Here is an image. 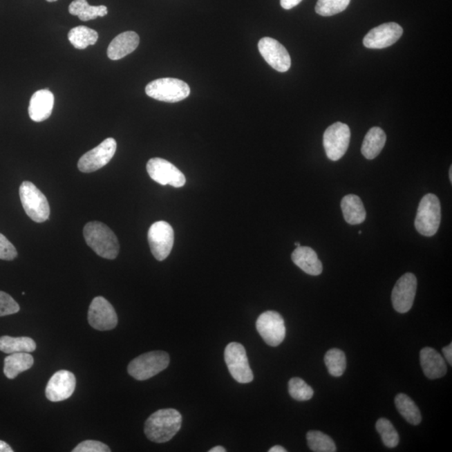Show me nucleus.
<instances>
[{
    "label": "nucleus",
    "mask_w": 452,
    "mask_h": 452,
    "mask_svg": "<svg viewBox=\"0 0 452 452\" xmlns=\"http://www.w3.org/2000/svg\"><path fill=\"white\" fill-rule=\"evenodd\" d=\"M226 449L223 446H218L213 447L212 449H210L209 452H225Z\"/></svg>",
    "instance_id": "a19ab883"
},
{
    "label": "nucleus",
    "mask_w": 452,
    "mask_h": 452,
    "mask_svg": "<svg viewBox=\"0 0 452 452\" xmlns=\"http://www.w3.org/2000/svg\"><path fill=\"white\" fill-rule=\"evenodd\" d=\"M18 253L14 245L0 233V259L13 261L17 258Z\"/></svg>",
    "instance_id": "f704fd0d"
},
{
    "label": "nucleus",
    "mask_w": 452,
    "mask_h": 452,
    "mask_svg": "<svg viewBox=\"0 0 452 452\" xmlns=\"http://www.w3.org/2000/svg\"><path fill=\"white\" fill-rule=\"evenodd\" d=\"M395 404L399 414L411 425L417 426L422 422V414L417 406L409 396L406 394L396 395Z\"/></svg>",
    "instance_id": "cd10ccee"
},
{
    "label": "nucleus",
    "mask_w": 452,
    "mask_h": 452,
    "mask_svg": "<svg viewBox=\"0 0 452 452\" xmlns=\"http://www.w3.org/2000/svg\"><path fill=\"white\" fill-rule=\"evenodd\" d=\"M169 355L164 351H153L137 357L131 361L128 367L129 374L135 379L147 380L160 374L168 368Z\"/></svg>",
    "instance_id": "20e7f679"
},
{
    "label": "nucleus",
    "mask_w": 452,
    "mask_h": 452,
    "mask_svg": "<svg viewBox=\"0 0 452 452\" xmlns=\"http://www.w3.org/2000/svg\"><path fill=\"white\" fill-rule=\"evenodd\" d=\"M359 235H361V234H362V232L359 231Z\"/></svg>",
    "instance_id": "a18cd8bd"
},
{
    "label": "nucleus",
    "mask_w": 452,
    "mask_h": 452,
    "mask_svg": "<svg viewBox=\"0 0 452 452\" xmlns=\"http://www.w3.org/2000/svg\"><path fill=\"white\" fill-rule=\"evenodd\" d=\"M88 323L99 331L112 330L118 323L117 312L104 297H95L89 308Z\"/></svg>",
    "instance_id": "ddd939ff"
},
{
    "label": "nucleus",
    "mask_w": 452,
    "mask_h": 452,
    "mask_svg": "<svg viewBox=\"0 0 452 452\" xmlns=\"http://www.w3.org/2000/svg\"><path fill=\"white\" fill-rule=\"evenodd\" d=\"M117 150V142L113 138H106L96 148L90 150L78 162V169L82 173H93L100 169L112 160Z\"/></svg>",
    "instance_id": "9b49d317"
},
{
    "label": "nucleus",
    "mask_w": 452,
    "mask_h": 452,
    "mask_svg": "<svg viewBox=\"0 0 452 452\" xmlns=\"http://www.w3.org/2000/svg\"><path fill=\"white\" fill-rule=\"evenodd\" d=\"M375 427L378 433L382 436L384 446L388 448H395L398 446L399 436L390 420L380 418L377 420Z\"/></svg>",
    "instance_id": "7c9ffc66"
},
{
    "label": "nucleus",
    "mask_w": 452,
    "mask_h": 452,
    "mask_svg": "<svg viewBox=\"0 0 452 452\" xmlns=\"http://www.w3.org/2000/svg\"><path fill=\"white\" fill-rule=\"evenodd\" d=\"M54 103V95L50 90H39L35 93L30 99L29 106L31 120L41 122L48 119L53 113Z\"/></svg>",
    "instance_id": "a211bd4d"
},
{
    "label": "nucleus",
    "mask_w": 452,
    "mask_h": 452,
    "mask_svg": "<svg viewBox=\"0 0 452 452\" xmlns=\"http://www.w3.org/2000/svg\"><path fill=\"white\" fill-rule=\"evenodd\" d=\"M292 260L305 273L311 276H319L323 272V264L319 259L314 249L308 247H296L292 254Z\"/></svg>",
    "instance_id": "412c9836"
},
{
    "label": "nucleus",
    "mask_w": 452,
    "mask_h": 452,
    "mask_svg": "<svg viewBox=\"0 0 452 452\" xmlns=\"http://www.w3.org/2000/svg\"><path fill=\"white\" fill-rule=\"evenodd\" d=\"M288 451L285 449L284 447L281 446H275L271 448L269 450V452H287Z\"/></svg>",
    "instance_id": "ea45409f"
},
{
    "label": "nucleus",
    "mask_w": 452,
    "mask_h": 452,
    "mask_svg": "<svg viewBox=\"0 0 452 452\" xmlns=\"http://www.w3.org/2000/svg\"><path fill=\"white\" fill-rule=\"evenodd\" d=\"M37 350V343L29 337L13 338L10 336L0 337V351L11 355L15 352H31Z\"/></svg>",
    "instance_id": "a878e982"
},
{
    "label": "nucleus",
    "mask_w": 452,
    "mask_h": 452,
    "mask_svg": "<svg viewBox=\"0 0 452 452\" xmlns=\"http://www.w3.org/2000/svg\"><path fill=\"white\" fill-rule=\"evenodd\" d=\"M68 39L75 49L85 50L97 42L98 33L88 27L77 26L69 31Z\"/></svg>",
    "instance_id": "bb28decb"
},
{
    "label": "nucleus",
    "mask_w": 452,
    "mask_h": 452,
    "mask_svg": "<svg viewBox=\"0 0 452 452\" xmlns=\"http://www.w3.org/2000/svg\"><path fill=\"white\" fill-rule=\"evenodd\" d=\"M341 209L347 223L351 225L362 224L366 219V210L362 200L355 194H348L341 201Z\"/></svg>",
    "instance_id": "4be33fe9"
},
{
    "label": "nucleus",
    "mask_w": 452,
    "mask_h": 452,
    "mask_svg": "<svg viewBox=\"0 0 452 452\" xmlns=\"http://www.w3.org/2000/svg\"><path fill=\"white\" fill-rule=\"evenodd\" d=\"M386 134L379 126L368 130L364 138L361 152L367 160H374L379 156L386 142Z\"/></svg>",
    "instance_id": "b1692460"
},
{
    "label": "nucleus",
    "mask_w": 452,
    "mask_h": 452,
    "mask_svg": "<svg viewBox=\"0 0 452 452\" xmlns=\"http://www.w3.org/2000/svg\"><path fill=\"white\" fill-rule=\"evenodd\" d=\"M303 0H281V6L284 10H291L292 8L299 6Z\"/></svg>",
    "instance_id": "e433bc0d"
},
{
    "label": "nucleus",
    "mask_w": 452,
    "mask_h": 452,
    "mask_svg": "<svg viewBox=\"0 0 452 452\" xmlns=\"http://www.w3.org/2000/svg\"><path fill=\"white\" fill-rule=\"evenodd\" d=\"M442 352L444 356H445L447 362L449 363L450 366H452V343H450L449 345H447V346L444 347L442 348Z\"/></svg>",
    "instance_id": "4c0bfd02"
},
{
    "label": "nucleus",
    "mask_w": 452,
    "mask_h": 452,
    "mask_svg": "<svg viewBox=\"0 0 452 452\" xmlns=\"http://www.w3.org/2000/svg\"><path fill=\"white\" fill-rule=\"evenodd\" d=\"M288 392L291 397L297 402H307L311 399L314 391L312 388L301 378H292L288 383Z\"/></svg>",
    "instance_id": "2f4dec72"
},
{
    "label": "nucleus",
    "mask_w": 452,
    "mask_h": 452,
    "mask_svg": "<svg viewBox=\"0 0 452 452\" xmlns=\"http://www.w3.org/2000/svg\"><path fill=\"white\" fill-rule=\"evenodd\" d=\"M19 311V304L10 295L0 291V317L15 314Z\"/></svg>",
    "instance_id": "72a5a7b5"
},
{
    "label": "nucleus",
    "mask_w": 452,
    "mask_h": 452,
    "mask_svg": "<svg viewBox=\"0 0 452 452\" xmlns=\"http://www.w3.org/2000/svg\"><path fill=\"white\" fill-rule=\"evenodd\" d=\"M324 362L328 368L329 374L334 377H340L343 375L347 367L346 356L344 352L339 348H332L325 355Z\"/></svg>",
    "instance_id": "c85d7f7f"
},
{
    "label": "nucleus",
    "mask_w": 452,
    "mask_h": 452,
    "mask_svg": "<svg viewBox=\"0 0 452 452\" xmlns=\"http://www.w3.org/2000/svg\"><path fill=\"white\" fill-rule=\"evenodd\" d=\"M420 359L424 374L428 379H436L446 375L447 367L445 359L434 348H422L420 352Z\"/></svg>",
    "instance_id": "6ab92c4d"
},
{
    "label": "nucleus",
    "mask_w": 452,
    "mask_h": 452,
    "mask_svg": "<svg viewBox=\"0 0 452 452\" xmlns=\"http://www.w3.org/2000/svg\"><path fill=\"white\" fill-rule=\"evenodd\" d=\"M111 449L106 444L97 441L82 442L73 450V452H110Z\"/></svg>",
    "instance_id": "c9c22d12"
},
{
    "label": "nucleus",
    "mask_w": 452,
    "mask_h": 452,
    "mask_svg": "<svg viewBox=\"0 0 452 452\" xmlns=\"http://www.w3.org/2000/svg\"><path fill=\"white\" fill-rule=\"evenodd\" d=\"M148 239L151 252L158 261L167 258L174 243V232L168 222L157 221L150 226Z\"/></svg>",
    "instance_id": "1a4fd4ad"
},
{
    "label": "nucleus",
    "mask_w": 452,
    "mask_h": 452,
    "mask_svg": "<svg viewBox=\"0 0 452 452\" xmlns=\"http://www.w3.org/2000/svg\"><path fill=\"white\" fill-rule=\"evenodd\" d=\"M145 92L156 100L173 103L187 98L190 88L187 83L178 79L161 78L149 83Z\"/></svg>",
    "instance_id": "423d86ee"
},
{
    "label": "nucleus",
    "mask_w": 452,
    "mask_h": 452,
    "mask_svg": "<svg viewBox=\"0 0 452 452\" xmlns=\"http://www.w3.org/2000/svg\"><path fill=\"white\" fill-rule=\"evenodd\" d=\"M19 197L27 216L37 223L49 219L50 209L45 194L30 181L23 182L19 187Z\"/></svg>",
    "instance_id": "39448f33"
},
{
    "label": "nucleus",
    "mask_w": 452,
    "mask_h": 452,
    "mask_svg": "<svg viewBox=\"0 0 452 452\" xmlns=\"http://www.w3.org/2000/svg\"><path fill=\"white\" fill-rule=\"evenodd\" d=\"M147 171L153 180L161 185L181 188L186 183L185 174L171 162L160 158H153L147 164Z\"/></svg>",
    "instance_id": "9d476101"
},
{
    "label": "nucleus",
    "mask_w": 452,
    "mask_h": 452,
    "mask_svg": "<svg viewBox=\"0 0 452 452\" xmlns=\"http://www.w3.org/2000/svg\"><path fill=\"white\" fill-rule=\"evenodd\" d=\"M449 178H450L451 183H452V167H451V166L450 170H449Z\"/></svg>",
    "instance_id": "79ce46f5"
},
{
    "label": "nucleus",
    "mask_w": 452,
    "mask_h": 452,
    "mask_svg": "<svg viewBox=\"0 0 452 452\" xmlns=\"http://www.w3.org/2000/svg\"><path fill=\"white\" fill-rule=\"evenodd\" d=\"M350 129L343 122H335L328 126L323 134V147L327 157L338 161L346 153L350 142Z\"/></svg>",
    "instance_id": "6e6552de"
},
{
    "label": "nucleus",
    "mask_w": 452,
    "mask_h": 452,
    "mask_svg": "<svg viewBox=\"0 0 452 452\" xmlns=\"http://www.w3.org/2000/svg\"><path fill=\"white\" fill-rule=\"evenodd\" d=\"M417 289V279L412 273H406L397 281L392 291L391 300L396 312L406 313L413 306Z\"/></svg>",
    "instance_id": "4468645a"
},
{
    "label": "nucleus",
    "mask_w": 452,
    "mask_h": 452,
    "mask_svg": "<svg viewBox=\"0 0 452 452\" xmlns=\"http://www.w3.org/2000/svg\"><path fill=\"white\" fill-rule=\"evenodd\" d=\"M295 245H296V247H300L301 245H300L299 243H296Z\"/></svg>",
    "instance_id": "c03bdc74"
},
{
    "label": "nucleus",
    "mask_w": 452,
    "mask_h": 452,
    "mask_svg": "<svg viewBox=\"0 0 452 452\" xmlns=\"http://www.w3.org/2000/svg\"><path fill=\"white\" fill-rule=\"evenodd\" d=\"M83 235L88 247L102 258L113 260L119 253L116 235L108 225L99 221L89 222L83 229Z\"/></svg>",
    "instance_id": "f03ea898"
},
{
    "label": "nucleus",
    "mask_w": 452,
    "mask_h": 452,
    "mask_svg": "<svg viewBox=\"0 0 452 452\" xmlns=\"http://www.w3.org/2000/svg\"><path fill=\"white\" fill-rule=\"evenodd\" d=\"M258 49L265 61L279 73L290 69V55L285 47L275 39L264 37L258 44Z\"/></svg>",
    "instance_id": "2eb2a0df"
},
{
    "label": "nucleus",
    "mask_w": 452,
    "mask_h": 452,
    "mask_svg": "<svg viewBox=\"0 0 452 452\" xmlns=\"http://www.w3.org/2000/svg\"><path fill=\"white\" fill-rule=\"evenodd\" d=\"M256 329L261 338L269 346L277 347L283 342L285 326L283 317L275 311H267L259 316Z\"/></svg>",
    "instance_id": "f8f14e48"
},
{
    "label": "nucleus",
    "mask_w": 452,
    "mask_h": 452,
    "mask_svg": "<svg viewBox=\"0 0 452 452\" xmlns=\"http://www.w3.org/2000/svg\"><path fill=\"white\" fill-rule=\"evenodd\" d=\"M442 220L441 202L434 194H427L420 200L415 220L420 235L431 237L438 232Z\"/></svg>",
    "instance_id": "7ed1b4c3"
},
{
    "label": "nucleus",
    "mask_w": 452,
    "mask_h": 452,
    "mask_svg": "<svg viewBox=\"0 0 452 452\" xmlns=\"http://www.w3.org/2000/svg\"><path fill=\"white\" fill-rule=\"evenodd\" d=\"M307 441L311 451L315 452H335L336 445L330 436L319 431H310L307 434Z\"/></svg>",
    "instance_id": "c756f323"
},
{
    "label": "nucleus",
    "mask_w": 452,
    "mask_h": 452,
    "mask_svg": "<svg viewBox=\"0 0 452 452\" xmlns=\"http://www.w3.org/2000/svg\"><path fill=\"white\" fill-rule=\"evenodd\" d=\"M182 425V415L174 409H162L154 412L146 420L144 433L151 442H168L173 438Z\"/></svg>",
    "instance_id": "f257e3e1"
},
{
    "label": "nucleus",
    "mask_w": 452,
    "mask_h": 452,
    "mask_svg": "<svg viewBox=\"0 0 452 452\" xmlns=\"http://www.w3.org/2000/svg\"><path fill=\"white\" fill-rule=\"evenodd\" d=\"M77 379L73 373L59 370L51 377L46 388V398L51 402H59L73 395Z\"/></svg>",
    "instance_id": "f3484780"
},
{
    "label": "nucleus",
    "mask_w": 452,
    "mask_h": 452,
    "mask_svg": "<svg viewBox=\"0 0 452 452\" xmlns=\"http://www.w3.org/2000/svg\"><path fill=\"white\" fill-rule=\"evenodd\" d=\"M225 361L229 374L238 383L248 384L252 382L253 372L243 344L236 342L229 343L225 350Z\"/></svg>",
    "instance_id": "0eeeda50"
},
{
    "label": "nucleus",
    "mask_w": 452,
    "mask_h": 452,
    "mask_svg": "<svg viewBox=\"0 0 452 452\" xmlns=\"http://www.w3.org/2000/svg\"><path fill=\"white\" fill-rule=\"evenodd\" d=\"M140 37L134 31H126L118 35L110 43L108 48V57L113 61L122 59L133 53L140 45Z\"/></svg>",
    "instance_id": "aec40b11"
},
{
    "label": "nucleus",
    "mask_w": 452,
    "mask_h": 452,
    "mask_svg": "<svg viewBox=\"0 0 452 452\" xmlns=\"http://www.w3.org/2000/svg\"><path fill=\"white\" fill-rule=\"evenodd\" d=\"M402 27L397 23H383L374 28L364 39V46L368 49H384L394 45L402 37Z\"/></svg>",
    "instance_id": "dca6fc26"
},
{
    "label": "nucleus",
    "mask_w": 452,
    "mask_h": 452,
    "mask_svg": "<svg viewBox=\"0 0 452 452\" xmlns=\"http://www.w3.org/2000/svg\"><path fill=\"white\" fill-rule=\"evenodd\" d=\"M34 364V358L30 352H15L5 359L3 374L8 379H14L21 373L30 370Z\"/></svg>",
    "instance_id": "5701e85b"
},
{
    "label": "nucleus",
    "mask_w": 452,
    "mask_h": 452,
    "mask_svg": "<svg viewBox=\"0 0 452 452\" xmlns=\"http://www.w3.org/2000/svg\"><path fill=\"white\" fill-rule=\"evenodd\" d=\"M69 13L78 17L82 21H88L106 17L109 10L105 6H90L86 0H74L69 6Z\"/></svg>",
    "instance_id": "393cba45"
},
{
    "label": "nucleus",
    "mask_w": 452,
    "mask_h": 452,
    "mask_svg": "<svg viewBox=\"0 0 452 452\" xmlns=\"http://www.w3.org/2000/svg\"><path fill=\"white\" fill-rule=\"evenodd\" d=\"M46 1L50 2V3H53V2L57 1V0H46Z\"/></svg>",
    "instance_id": "37998d69"
},
{
    "label": "nucleus",
    "mask_w": 452,
    "mask_h": 452,
    "mask_svg": "<svg viewBox=\"0 0 452 452\" xmlns=\"http://www.w3.org/2000/svg\"><path fill=\"white\" fill-rule=\"evenodd\" d=\"M351 0H318L316 13L322 17H332L347 9Z\"/></svg>",
    "instance_id": "473e14b6"
},
{
    "label": "nucleus",
    "mask_w": 452,
    "mask_h": 452,
    "mask_svg": "<svg viewBox=\"0 0 452 452\" xmlns=\"http://www.w3.org/2000/svg\"><path fill=\"white\" fill-rule=\"evenodd\" d=\"M14 450L5 442L0 441V452H13Z\"/></svg>",
    "instance_id": "58836bf2"
}]
</instances>
